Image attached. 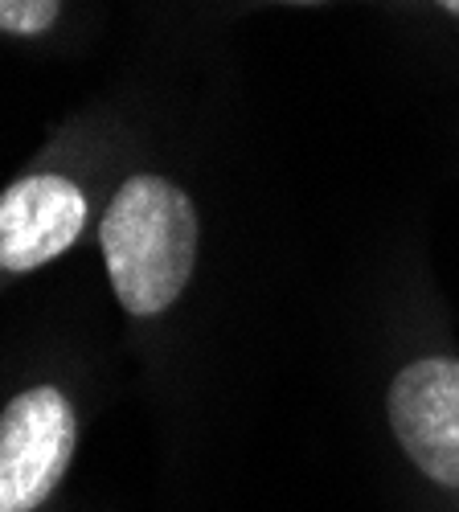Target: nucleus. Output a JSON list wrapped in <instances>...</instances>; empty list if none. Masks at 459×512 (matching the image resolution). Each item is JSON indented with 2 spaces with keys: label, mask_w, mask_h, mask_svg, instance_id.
<instances>
[{
  "label": "nucleus",
  "mask_w": 459,
  "mask_h": 512,
  "mask_svg": "<svg viewBox=\"0 0 459 512\" xmlns=\"http://www.w3.org/2000/svg\"><path fill=\"white\" fill-rule=\"evenodd\" d=\"M99 254L128 320H164L197 275L201 218L189 189L156 168L123 173L99 209Z\"/></svg>",
  "instance_id": "1"
},
{
  "label": "nucleus",
  "mask_w": 459,
  "mask_h": 512,
  "mask_svg": "<svg viewBox=\"0 0 459 512\" xmlns=\"http://www.w3.org/2000/svg\"><path fill=\"white\" fill-rule=\"evenodd\" d=\"M435 5H439V9H447L451 17H459V0H435Z\"/></svg>",
  "instance_id": "6"
},
{
  "label": "nucleus",
  "mask_w": 459,
  "mask_h": 512,
  "mask_svg": "<svg viewBox=\"0 0 459 512\" xmlns=\"http://www.w3.org/2000/svg\"><path fill=\"white\" fill-rule=\"evenodd\" d=\"M82 443L78 402L58 381H33L0 406V512H54Z\"/></svg>",
  "instance_id": "3"
},
{
  "label": "nucleus",
  "mask_w": 459,
  "mask_h": 512,
  "mask_svg": "<svg viewBox=\"0 0 459 512\" xmlns=\"http://www.w3.org/2000/svg\"><path fill=\"white\" fill-rule=\"evenodd\" d=\"M283 5H316V0H283Z\"/></svg>",
  "instance_id": "7"
},
{
  "label": "nucleus",
  "mask_w": 459,
  "mask_h": 512,
  "mask_svg": "<svg viewBox=\"0 0 459 512\" xmlns=\"http://www.w3.org/2000/svg\"><path fill=\"white\" fill-rule=\"evenodd\" d=\"M95 218V193L62 160H41L0 189V279L58 263Z\"/></svg>",
  "instance_id": "4"
},
{
  "label": "nucleus",
  "mask_w": 459,
  "mask_h": 512,
  "mask_svg": "<svg viewBox=\"0 0 459 512\" xmlns=\"http://www.w3.org/2000/svg\"><path fill=\"white\" fill-rule=\"evenodd\" d=\"M382 426L402 512H459V353L402 357L382 386Z\"/></svg>",
  "instance_id": "2"
},
{
  "label": "nucleus",
  "mask_w": 459,
  "mask_h": 512,
  "mask_svg": "<svg viewBox=\"0 0 459 512\" xmlns=\"http://www.w3.org/2000/svg\"><path fill=\"white\" fill-rule=\"evenodd\" d=\"M62 13V0H0V33L37 37Z\"/></svg>",
  "instance_id": "5"
}]
</instances>
